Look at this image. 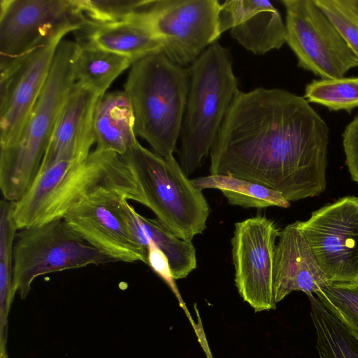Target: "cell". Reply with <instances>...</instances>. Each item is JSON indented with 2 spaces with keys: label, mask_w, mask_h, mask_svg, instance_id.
Returning a JSON list of instances; mask_svg holds the SVG:
<instances>
[{
  "label": "cell",
  "mask_w": 358,
  "mask_h": 358,
  "mask_svg": "<svg viewBox=\"0 0 358 358\" xmlns=\"http://www.w3.org/2000/svg\"><path fill=\"white\" fill-rule=\"evenodd\" d=\"M329 128L304 98L286 90L238 91L210 150V174L244 179L288 201L326 188Z\"/></svg>",
  "instance_id": "obj_1"
},
{
  "label": "cell",
  "mask_w": 358,
  "mask_h": 358,
  "mask_svg": "<svg viewBox=\"0 0 358 358\" xmlns=\"http://www.w3.org/2000/svg\"><path fill=\"white\" fill-rule=\"evenodd\" d=\"M115 196L144 205L135 177L122 155L99 148L80 161H60L38 172L24 195L13 202L18 230L62 219L75 206Z\"/></svg>",
  "instance_id": "obj_2"
},
{
  "label": "cell",
  "mask_w": 358,
  "mask_h": 358,
  "mask_svg": "<svg viewBox=\"0 0 358 358\" xmlns=\"http://www.w3.org/2000/svg\"><path fill=\"white\" fill-rule=\"evenodd\" d=\"M80 46L62 40L50 71L17 141L0 148V189L3 199H20L36 179L64 105L76 82Z\"/></svg>",
  "instance_id": "obj_3"
},
{
  "label": "cell",
  "mask_w": 358,
  "mask_h": 358,
  "mask_svg": "<svg viewBox=\"0 0 358 358\" xmlns=\"http://www.w3.org/2000/svg\"><path fill=\"white\" fill-rule=\"evenodd\" d=\"M189 85L188 69L173 62L163 52L134 62L124 84L136 136L145 140L153 152L166 159L174 157Z\"/></svg>",
  "instance_id": "obj_4"
},
{
  "label": "cell",
  "mask_w": 358,
  "mask_h": 358,
  "mask_svg": "<svg viewBox=\"0 0 358 358\" xmlns=\"http://www.w3.org/2000/svg\"><path fill=\"white\" fill-rule=\"evenodd\" d=\"M179 164L187 176L208 156L239 91L229 51L214 42L191 64Z\"/></svg>",
  "instance_id": "obj_5"
},
{
  "label": "cell",
  "mask_w": 358,
  "mask_h": 358,
  "mask_svg": "<svg viewBox=\"0 0 358 358\" xmlns=\"http://www.w3.org/2000/svg\"><path fill=\"white\" fill-rule=\"evenodd\" d=\"M122 157L145 203L177 237L192 242L206 227L210 208L175 158L166 159L136 142Z\"/></svg>",
  "instance_id": "obj_6"
},
{
  "label": "cell",
  "mask_w": 358,
  "mask_h": 358,
  "mask_svg": "<svg viewBox=\"0 0 358 358\" xmlns=\"http://www.w3.org/2000/svg\"><path fill=\"white\" fill-rule=\"evenodd\" d=\"M111 262L63 219L24 228L17 231L13 245V292L27 293L41 275Z\"/></svg>",
  "instance_id": "obj_7"
},
{
  "label": "cell",
  "mask_w": 358,
  "mask_h": 358,
  "mask_svg": "<svg viewBox=\"0 0 358 358\" xmlns=\"http://www.w3.org/2000/svg\"><path fill=\"white\" fill-rule=\"evenodd\" d=\"M217 0H151L136 14L174 63L192 64L221 35Z\"/></svg>",
  "instance_id": "obj_8"
},
{
  "label": "cell",
  "mask_w": 358,
  "mask_h": 358,
  "mask_svg": "<svg viewBox=\"0 0 358 358\" xmlns=\"http://www.w3.org/2000/svg\"><path fill=\"white\" fill-rule=\"evenodd\" d=\"M286 10V43L298 66L321 79L343 78L358 68L355 56L314 0H282Z\"/></svg>",
  "instance_id": "obj_9"
},
{
  "label": "cell",
  "mask_w": 358,
  "mask_h": 358,
  "mask_svg": "<svg viewBox=\"0 0 358 358\" xmlns=\"http://www.w3.org/2000/svg\"><path fill=\"white\" fill-rule=\"evenodd\" d=\"M82 24L72 0H1L0 70Z\"/></svg>",
  "instance_id": "obj_10"
},
{
  "label": "cell",
  "mask_w": 358,
  "mask_h": 358,
  "mask_svg": "<svg viewBox=\"0 0 358 358\" xmlns=\"http://www.w3.org/2000/svg\"><path fill=\"white\" fill-rule=\"evenodd\" d=\"M299 225L329 282L358 280V197L341 198Z\"/></svg>",
  "instance_id": "obj_11"
},
{
  "label": "cell",
  "mask_w": 358,
  "mask_h": 358,
  "mask_svg": "<svg viewBox=\"0 0 358 358\" xmlns=\"http://www.w3.org/2000/svg\"><path fill=\"white\" fill-rule=\"evenodd\" d=\"M280 232L273 220L260 215L235 224L231 238L235 284L255 312L275 308L274 259Z\"/></svg>",
  "instance_id": "obj_12"
},
{
  "label": "cell",
  "mask_w": 358,
  "mask_h": 358,
  "mask_svg": "<svg viewBox=\"0 0 358 358\" xmlns=\"http://www.w3.org/2000/svg\"><path fill=\"white\" fill-rule=\"evenodd\" d=\"M57 35L10 66L0 70V148L15 143L48 77L59 43Z\"/></svg>",
  "instance_id": "obj_13"
},
{
  "label": "cell",
  "mask_w": 358,
  "mask_h": 358,
  "mask_svg": "<svg viewBox=\"0 0 358 358\" xmlns=\"http://www.w3.org/2000/svg\"><path fill=\"white\" fill-rule=\"evenodd\" d=\"M122 199H90L71 208L62 219L85 241L113 262L147 264L148 250L135 239L122 214L120 202Z\"/></svg>",
  "instance_id": "obj_14"
},
{
  "label": "cell",
  "mask_w": 358,
  "mask_h": 358,
  "mask_svg": "<svg viewBox=\"0 0 358 358\" xmlns=\"http://www.w3.org/2000/svg\"><path fill=\"white\" fill-rule=\"evenodd\" d=\"M103 94L76 82L64 105L38 172L58 162L80 161L95 143L94 117Z\"/></svg>",
  "instance_id": "obj_15"
},
{
  "label": "cell",
  "mask_w": 358,
  "mask_h": 358,
  "mask_svg": "<svg viewBox=\"0 0 358 358\" xmlns=\"http://www.w3.org/2000/svg\"><path fill=\"white\" fill-rule=\"evenodd\" d=\"M220 33L231 36L257 55L279 49L286 43L287 29L279 11L268 1L231 0L221 4Z\"/></svg>",
  "instance_id": "obj_16"
},
{
  "label": "cell",
  "mask_w": 358,
  "mask_h": 358,
  "mask_svg": "<svg viewBox=\"0 0 358 358\" xmlns=\"http://www.w3.org/2000/svg\"><path fill=\"white\" fill-rule=\"evenodd\" d=\"M278 238L273 272L275 303L293 291H301L308 296L329 283L299 228V221L285 227Z\"/></svg>",
  "instance_id": "obj_17"
},
{
  "label": "cell",
  "mask_w": 358,
  "mask_h": 358,
  "mask_svg": "<svg viewBox=\"0 0 358 358\" xmlns=\"http://www.w3.org/2000/svg\"><path fill=\"white\" fill-rule=\"evenodd\" d=\"M77 43L109 51L134 62L152 53L162 52L161 41L134 15L127 21L84 23L77 30Z\"/></svg>",
  "instance_id": "obj_18"
},
{
  "label": "cell",
  "mask_w": 358,
  "mask_h": 358,
  "mask_svg": "<svg viewBox=\"0 0 358 358\" xmlns=\"http://www.w3.org/2000/svg\"><path fill=\"white\" fill-rule=\"evenodd\" d=\"M122 214L135 239L145 249L152 241L167 257L175 280L186 278L196 267L192 242L177 237L159 220L138 214L128 200L120 203Z\"/></svg>",
  "instance_id": "obj_19"
},
{
  "label": "cell",
  "mask_w": 358,
  "mask_h": 358,
  "mask_svg": "<svg viewBox=\"0 0 358 358\" xmlns=\"http://www.w3.org/2000/svg\"><path fill=\"white\" fill-rule=\"evenodd\" d=\"M96 148L124 154L138 140L131 102L124 91L106 92L94 117Z\"/></svg>",
  "instance_id": "obj_20"
},
{
  "label": "cell",
  "mask_w": 358,
  "mask_h": 358,
  "mask_svg": "<svg viewBox=\"0 0 358 358\" xmlns=\"http://www.w3.org/2000/svg\"><path fill=\"white\" fill-rule=\"evenodd\" d=\"M199 189H217L231 205L262 208L269 206L288 208L290 202L282 194L263 185L224 174H210L192 180Z\"/></svg>",
  "instance_id": "obj_21"
},
{
  "label": "cell",
  "mask_w": 358,
  "mask_h": 358,
  "mask_svg": "<svg viewBox=\"0 0 358 358\" xmlns=\"http://www.w3.org/2000/svg\"><path fill=\"white\" fill-rule=\"evenodd\" d=\"M132 64L131 59L124 56L80 46L76 64V82L104 94L112 83Z\"/></svg>",
  "instance_id": "obj_22"
},
{
  "label": "cell",
  "mask_w": 358,
  "mask_h": 358,
  "mask_svg": "<svg viewBox=\"0 0 358 358\" xmlns=\"http://www.w3.org/2000/svg\"><path fill=\"white\" fill-rule=\"evenodd\" d=\"M308 296L320 358H358V340L329 313L317 296Z\"/></svg>",
  "instance_id": "obj_23"
},
{
  "label": "cell",
  "mask_w": 358,
  "mask_h": 358,
  "mask_svg": "<svg viewBox=\"0 0 358 358\" xmlns=\"http://www.w3.org/2000/svg\"><path fill=\"white\" fill-rule=\"evenodd\" d=\"M315 295L329 313L358 340V280L329 282Z\"/></svg>",
  "instance_id": "obj_24"
},
{
  "label": "cell",
  "mask_w": 358,
  "mask_h": 358,
  "mask_svg": "<svg viewBox=\"0 0 358 358\" xmlns=\"http://www.w3.org/2000/svg\"><path fill=\"white\" fill-rule=\"evenodd\" d=\"M303 97L331 111L350 113L358 107V77L314 80L306 86Z\"/></svg>",
  "instance_id": "obj_25"
},
{
  "label": "cell",
  "mask_w": 358,
  "mask_h": 358,
  "mask_svg": "<svg viewBox=\"0 0 358 358\" xmlns=\"http://www.w3.org/2000/svg\"><path fill=\"white\" fill-rule=\"evenodd\" d=\"M150 0H72L83 24L127 21L143 10Z\"/></svg>",
  "instance_id": "obj_26"
},
{
  "label": "cell",
  "mask_w": 358,
  "mask_h": 358,
  "mask_svg": "<svg viewBox=\"0 0 358 358\" xmlns=\"http://www.w3.org/2000/svg\"><path fill=\"white\" fill-rule=\"evenodd\" d=\"M13 202L2 199L0 202V294L3 308L13 293V245L18 231L12 217Z\"/></svg>",
  "instance_id": "obj_27"
},
{
  "label": "cell",
  "mask_w": 358,
  "mask_h": 358,
  "mask_svg": "<svg viewBox=\"0 0 358 358\" xmlns=\"http://www.w3.org/2000/svg\"><path fill=\"white\" fill-rule=\"evenodd\" d=\"M314 1L358 58V1Z\"/></svg>",
  "instance_id": "obj_28"
},
{
  "label": "cell",
  "mask_w": 358,
  "mask_h": 358,
  "mask_svg": "<svg viewBox=\"0 0 358 358\" xmlns=\"http://www.w3.org/2000/svg\"><path fill=\"white\" fill-rule=\"evenodd\" d=\"M345 163L352 179L358 183V114L343 134Z\"/></svg>",
  "instance_id": "obj_29"
},
{
  "label": "cell",
  "mask_w": 358,
  "mask_h": 358,
  "mask_svg": "<svg viewBox=\"0 0 358 358\" xmlns=\"http://www.w3.org/2000/svg\"><path fill=\"white\" fill-rule=\"evenodd\" d=\"M147 250V264L169 285L175 293H177L175 279L166 255L152 241L149 242Z\"/></svg>",
  "instance_id": "obj_30"
}]
</instances>
